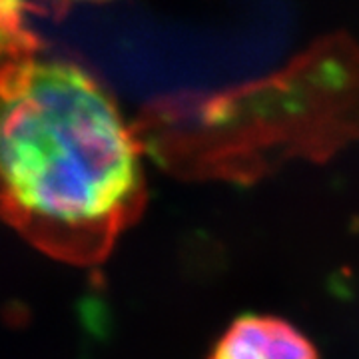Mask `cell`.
Masks as SVG:
<instances>
[{"label": "cell", "instance_id": "1", "mask_svg": "<svg viewBox=\"0 0 359 359\" xmlns=\"http://www.w3.org/2000/svg\"><path fill=\"white\" fill-rule=\"evenodd\" d=\"M144 205L140 142L82 66L0 65V214L72 264L100 262Z\"/></svg>", "mask_w": 359, "mask_h": 359}, {"label": "cell", "instance_id": "2", "mask_svg": "<svg viewBox=\"0 0 359 359\" xmlns=\"http://www.w3.org/2000/svg\"><path fill=\"white\" fill-rule=\"evenodd\" d=\"M208 359H320V351L290 321L248 313L231 321Z\"/></svg>", "mask_w": 359, "mask_h": 359}]
</instances>
